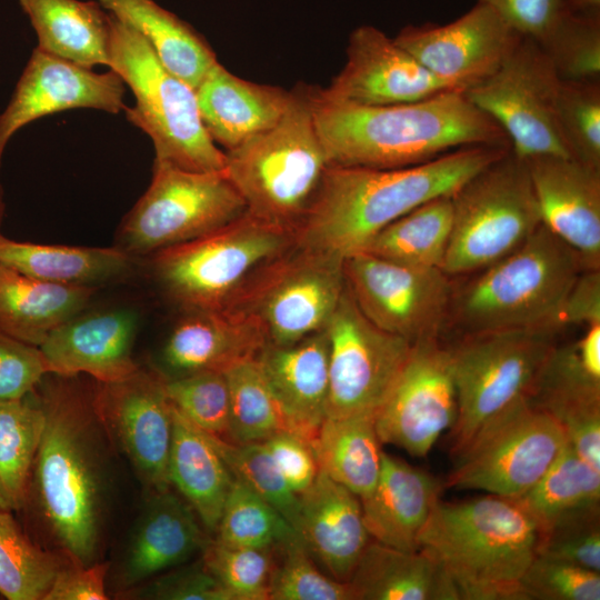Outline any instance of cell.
<instances>
[{
	"label": "cell",
	"instance_id": "cell-1",
	"mask_svg": "<svg viewBox=\"0 0 600 600\" xmlns=\"http://www.w3.org/2000/svg\"><path fill=\"white\" fill-rule=\"evenodd\" d=\"M34 389L46 422L24 501L17 512L39 544L47 542L69 562L98 560L107 492L106 433L91 400L58 377ZM42 381V380H41ZM48 549V548H47Z\"/></svg>",
	"mask_w": 600,
	"mask_h": 600
},
{
	"label": "cell",
	"instance_id": "cell-2",
	"mask_svg": "<svg viewBox=\"0 0 600 600\" xmlns=\"http://www.w3.org/2000/svg\"><path fill=\"white\" fill-rule=\"evenodd\" d=\"M508 146H473L428 162L377 169L329 166L298 223L297 246L344 260L394 220L442 196L501 157Z\"/></svg>",
	"mask_w": 600,
	"mask_h": 600
},
{
	"label": "cell",
	"instance_id": "cell-3",
	"mask_svg": "<svg viewBox=\"0 0 600 600\" xmlns=\"http://www.w3.org/2000/svg\"><path fill=\"white\" fill-rule=\"evenodd\" d=\"M309 94L330 166L404 168L460 148L510 147L498 123L462 91L386 106L331 100L317 87H309Z\"/></svg>",
	"mask_w": 600,
	"mask_h": 600
},
{
	"label": "cell",
	"instance_id": "cell-4",
	"mask_svg": "<svg viewBox=\"0 0 600 600\" xmlns=\"http://www.w3.org/2000/svg\"><path fill=\"white\" fill-rule=\"evenodd\" d=\"M538 542V524L514 498L488 493L439 500L418 537V549L447 569L461 600H521L520 579Z\"/></svg>",
	"mask_w": 600,
	"mask_h": 600
},
{
	"label": "cell",
	"instance_id": "cell-5",
	"mask_svg": "<svg viewBox=\"0 0 600 600\" xmlns=\"http://www.w3.org/2000/svg\"><path fill=\"white\" fill-rule=\"evenodd\" d=\"M586 268L578 253L542 223L514 251L453 288L446 327L460 337L556 326L566 297Z\"/></svg>",
	"mask_w": 600,
	"mask_h": 600
},
{
	"label": "cell",
	"instance_id": "cell-6",
	"mask_svg": "<svg viewBox=\"0 0 600 600\" xmlns=\"http://www.w3.org/2000/svg\"><path fill=\"white\" fill-rule=\"evenodd\" d=\"M224 172L248 212L296 230L329 168L308 86L292 91L288 109L269 130L224 151Z\"/></svg>",
	"mask_w": 600,
	"mask_h": 600
},
{
	"label": "cell",
	"instance_id": "cell-7",
	"mask_svg": "<svg viewBox=\"0 0 600 600\" xmlns=\"http://www.w3.org/2000/svg\"><path fill=\"white\" fill-rule=\"evenodd\" d=\"M109 68L134 97L126 107L129 122L148 134L154 161L188 171L224 170L227 156L208 134L196 91L170 72L134 29L111 14Z\"/></svg>",
	"mask_w": 600,
	"mask_h": 600
},
{
	"label": "cell",
	"instance_id": "cell-8",
	"mask_svg": "<svg viewBox=\"0 0 600 600\" xmlns=\"http://www.w3.org/2000/svg\"><path fill=\"white\" fill-rule=\"evenodd\" d=\"M296 246L293 229L247 211L207 234L154 252L153 273L187 311L222 310Z\"/></svg>",
	"mask_w": 600,
	"mask_h": 600
},
{
	"label": "cell",
	"instance_id": "cell-9",
	"mask_svg": "<svg viewBox=\"0 0 600 600\" xmlns=\"http://www.w3.org/2000/svg\"><path fill=\"white\" fill-rule=\"evenodd\" d=\"M452 229L442 271L459 276L519 248L542 223L526 159L511 148L451 196Z\"/></svg>",
	"mask_w": 600,
	"mask_h": 600
},
{
	"label": "cell",
	"instance_id": "cell-10",
	"mask_svg": "<svg viewBox=\"0 0 600 600\" xmlns=\"http://www.w3.org/2000/svg\"><path fill=\"white\" fill-rule=\"evenodd\" d=\"M561 328L543 326L460 337L449 348L458 396L451 451L458 457L490 421L528 399Z\"/></svg>",
	"mask_w": 600,
	"mask_h": 600
},
{
	"label": "cell",
	"instance_id": "cell-11",
	"mask_svg": "<svg viewBox=\"0 0 600 600\" xmlns=\"http://www.w3.org/2000/svg\"><path fill=\"white\" fill-rule=\"evenodd\" d=\"M248 211L224 170L196 172L154 161L151 183L126 216L120 241L131 256L207 234Z\"/></svg>",
	"mask_w": 600,
	"mask_h": 600
},
{
	"label": "cell",
	"instance_id": "cell-12",
	"mask_svg": "<svg viewBox=\"0 0 600 600\" xmlns=\"http://www.w3.org/2000/svg\"><path fill=\"white\" fill-rule=\"evenodd\" d=\"M567 443L552 416L528 399L520 400L474 436L443 487L518 498L546 473Z\"/></svg>",
	"mask_w": 600,
	"mask_h": 600
},
{
	"label": "cell",
	"instance_id": "cell-13",
	"mask_svg": "<svg viewBox=\"0 0 600 600\" xmlns=\"http://www.w3.org/2000/svg\"><path fill=\"white\" fill-rule=\"evenodd\" d=\"M344 288L343 260L296 246L228 308L253 314L270 344L287 346L324 330Z\"/></svg>",
	"mask_w": 600,
	"mask_h": 600
},
{
	"label": "cell",
	"instance_id": "cell-14",
	"mask_svg": "<svg viewBox=\"0 0 600 600\" xmlns=\"http://www.w3.org/2000/svg\"><path fill=\"white\" fill-rule=\"evenodd\" d=\"M560 81L540 44L522 37L498 70L464 94L504 131L517 156L570 157L557 119Z\"/></svg>",
	"mask_w": 600,
	"mask_h": 600
},
{
	"label": "cell",
	"instance_id": "cell-15",
	"mask_svg": "<svg viewBox=\"0 0 600 600\" xmlns=\"http://www.w3.org/2000/svg\"><path fill=\"white\" fill-rule=\"evenodd\" d=\"M343 277L359 310L379 329L411 344L439 339L444 331L453 284L442 269L359 251L343 260Z\"/></svg>",
	"mask_w": 600,
	"mask_h": 600
},
{
	"label": "cell",
	"instance_id": "cell-16",
	"mask_svg": "<svg viewBox=\"0 0 600 600\" xmlns=\"http://www.w3.org/2000/svg\"><path fill=\"white\" fill-rule=\"evenodd\" d=\"M326 332L329 340L327 417L374 418L412 344L371 323L347 287Z\"/></svg>",
	"mask_w": 600,
	"mask_h": 600
},
{
	"label": "cell",
	"instance_id": "cell-17",
	"mask_svg": "<svg viewBox=\"0 0 600 600\" xmlns=\"http://www.w3.org/2000/svg\"><path fill=\"white\" fill-rule=\"evenodd\" d=\"M458 416V396L448 347L439 339L411 346L409 356L374 417L381 443L424 457Z\"/></svg>",
	"mask_w": 600,
	"mask_h": 600
},
{
	"label": "cell",
	"instance_id": "cell-18",
	"mask_svg": "<svg viewBox=\"0 0 600 600\" xmlns=\"http://www.w3.org/2000/svg\"><path fill=\"white\" fill-rule=\"evenodd\" d=\"M92 404L106 434L118 444L148 492L171 488L172 407L163 377L139 368L121 380L98 382Z\"/></svg>",
	"mask_w": 600,
	"mask_h": 600
},
{
	"label": "cell",
	"instance_id": "cell-19",
	"mask_svg": "<svg viewBox=\"0 0 600 600\" xmlns=\"http://www.w3.org/2000/svg\"><path fill=\"white\" fill-rule=\"evenodd\" d=\"M521 38L492 8L477 2L446 24H408L393 40L432 74L464 92L496 72Z\"/></svg>",
	"mask_w": 600,
	"mask_h": 600
},
{
	"label": "cell",
	"instance_id": "cell-20",
	"mask_svg": "<svg viewBox=\"0 0 600 600\" xmlns=\"http://www.w3.org/2000/svg\"><path fill=\"white\" fill-rule=\"evenodd\" d=\"M124 93L113 70L96 72L37 47L0 113V166L9 140L28 123L77 108L119 113L126 109Z\"/></svg>",
	"mask_w": 600,
	"mask_h": 600
},
{
	"label": "cell",
	"instance_id": "cell-21",
	"mask_svg": "<svg viewBox=\"0 0 600 600\" xmlns=\"http://www.w3.org/2000/svg\"><path fill=\"white\" fill-rule=\"evenodd\" d=\"M346 53L341 71L328 88H320L328 99L386 106L417 102L456 90L373 26L356 28Z\"/></svg>",
	"mask_w": 600,
	"mask_h": 600
},
{
	"label": "cell",
	"instance_id": "cell-22",
	"mask_svg": "<svg viewBox=\"0 0 600 600\" xmlns=\"http://www.w3.org/2000/svg\"><path fill=\"white\" fill-rule=\"evenodd\" d=\"M526 161L542 224L578 253L586 269H600V170L556 154Z\"/></svg>",
	"mask_w": 600,
	"mask_h": 600
},
{
	"label": "cell",
	"instance_id": "cell-23",
	"mask_svg": "<svg viewBox=\"0 0 600 600\" xmlns=\"http://www.w3.org/2000/svg\"><path fill=\"white\" fill-rule=\"evenodd\" d=\"M138 321L137 312L128 308L77 314L39 347L49 374L74 378L86 373L100 383L130 376L139 369L132 358Z\"/></svg>",
	"mask_w": 600,
	"mask_h": 600
},
{
	"label": "cell",
	"instance_id": "cell-24",
	"mask_svg": "<svg viewBox=\"0 0 600 600\" xmlns=\"http://www.w3.org/2000/svg\"><path fill=\"white\" fill-rule=\"evenodd\" d=\"M269 343L260 321L239 309L190 310L173 327L161 353L167 374L218 371L258 358Z\"/></svg>",
	"mask_w": 600,
	"mask_h": 600
},
{
	"label": "cell",
	"instance_id": "cell-25",
	"mask_svg": "<svg viewBox=\"0 0 600 600\" xmlns=\"http://www.w3.org/2000/svg\"><path fill=\"white\" fill-rule=\"evenodd\" d=\"M558 341L547 354L528 400L552 416L567 437L600 422V324Z\"/></svg>",
	"mask_w": 600,
	"mask_h": 600
},
{
	"label": "cell",
	"instance_id": "cell-26",
	"mask_svg": "<svg viewBox=\"0 0 600 600\" xmlns=\"http://www.w3.org/2000/svg\"><path fill=\"white\" fill-rule=\"evenodd\" d=\"M149 494L119 569L120 592L188 562L210 539L192 508L170 488Z\"/></svg>",
	"mask_w": 600,
	"mask_h": 600
},
{
	"label": "cell",
	"instance_id": "cell-27",
	"mask_svg": "<svg viewBox=\"0 0 600 600\" xmlns=\"http://www.w3.org/2000/svg\"><path fill=\"white\" fill-rule=\"evenodd\" d=\"M258 361L287 430L310 442L327 417L329 340L326 329L291 344L268 343Z\"/></svg>",
	"mask_w": 600,
	"mask_h": 600
},
{
	"label": "cell",
	"instance_id": "cell-28",
	"mask_svg": "<svg viewBox=\"0 0 600 600\" xmlns=\"http://www.w3.org/2000/svg\"><path fill=\"white\" fill-rule=\"evenodd\" d=\"M297 530L311 557L342 582H348L371 540L360 499L320 470L299 494Z\"/></svg>",
	"mask_w": 600,
	"mask_h": 600
},
{
	"label": "cell",
	"instance_id": "cell-29",
	"mask_svg": "<svg viewBox=\"0 0 600 600\" xmlns=\"http://www.w3.org/2000/svg\"><path fill=\"white\" fill-rule=\"evenodd\" d=\"M203 126L217 146L233 150L273 127L292 91L244 80L217 61L196 88Z\"/></svg>",
	"mask_w": 600,
	"mask_h": 600
},
{
	"label": "cell",
	"instance_id": "cell-30",
	"mask_svg": "<svg viewBox=\"0 0 600 600\" xmlns=\"http://www.w3.org/2000/svg\"><path fill=\"white\" fill-rule=\"evenodd\" d=\"M442 488L428 471L382 451L378 481L360 499L371 539L400 550H418V537Z\"/></svg>",
	"mask_w": 600,
	"mask_h": 600
},
{
	"label": "cell",
	"instance_id": "cell-31",
	"mask_svg": "<svg viewBox=\"0 0 600 600\" xmlns=\"http://www.w3.org/2000/svg\"><path fill=\"white\" fill-rule=\"evenodd\" d=\"M348 583L353 600H461L447 569L428 552L370 540Z\"/></svg>",
	"mask_w": 600,
	"mask_h": 600
},
{
	"label": "cell",
	"instance_id": "cell-32",
	"mask_svg": "<svg viewBox=\"0 0 600 600\" xmlns=\"http://www.w3.org/2000/svg\"><path fill=\"white\" fill-rule=\"evenodd\" d=\"M172 438L168 480L192 508L203 529L214 533L234 477L212 436L172 404Z\"/></svg>",
	"mask_w": 600,
	"mask_h": 600
},
{
	"label": "cell",
	"instance_id": "cell-33",
	"mask_svg": "<svg viewBox=\"0 0 600 600\" xmlns=\"http://www.w3.org/2000/svg\"><path fill=\"white\" fill-rule=\"evenodd\" d=\"M94 288L52 283L0 266V330L40 347L58 327L81 313Z\"/></svg>",
	"mask_w": 600,
	"mask_h": 600
},
{
	"label": "cell",
	"instance_id": "cell-34",
	"mask_svg": "<svg viewBox=\"0 0 600 600\" xmlns=\"http://www.w3.org/2000/svg\"><path fill=\"white\" fill-rule=\"evenodd\" d=\"M38 48L87 68L110 62L111 14L99 2L18 0Z\"/></svg>",
	"mask_w": 600,
	"mask_h": 600
},
{
	"label": "cell",
	"instance_id": "cell-35",
	"mask_svg": "<svg viewBox=\"0 0 600 600\" xmlns=\"http://www.w3.org/2000/svg\"><path fill=\"white\" fill-rule=\"evenodd\" d=\"M116 19L134 29L162 64L196 90L218 61L207 40L154 0H98Z\"/></svg>",
	"mask_w": 600,
	"mask_h": 600
},
{
	"label": "cell",
	"instance_id": "cell-36",
	"mask_svg": "<svg viewBox=\"0 0 600 600\" xmlns=\"http://www.w3.org/2000/svg\"><path fill=\"white\" fill-rule=\"evenodd\" d=\"M0 266L52 283L96 288L128 273L132 256L120 247L42 244L0 233Z\"/></svg>",
	"mask_w": 600,
	"mask_h": 600
},
{
	"label": "cell",
	"instance_id": "cell-37",
	"mask_svg": "<svg viewBox=\"0 0 600 600\" xmlns=\"http://www.w3.org/2000/svg\"><path fill=\"white\" fill-rule=\"evenodd\" d=\"M310 444L320 471L359 499L372 491L382 460L374 418L326 417Z\"/></svg>",
	"mask_w": 600,
	"mask_h": 600
},
{
	"label": "cell",
	"instance_id": "cell-38",
	"mask_svg": "<svg viewBox=\"0 0 600 600\" xmlns=\"http://www.w3.org/2000/svg\"><path fill=\"white\" fill-rule=\"evenodd\" d=\"M514 499L536 521L540 533L569 518L600 510V471L567 443L546 473Z\"/></svg>",
	"mask_w": 600,
	"mask_h": 600
},
{
	"label": "cell",
	"instance_id": "cell-39",
	"mask_svg": "<svg viewBox=\"0 0 600 600\" xmlns=\"http://www.w3.org/2000/svg\"><path fill=\"white\" fill-rule=\"evenodd\" d=\"M451 229V197L442 196L391 222L362 251L410 267L441 269Z\"/></svg>",
	"mask_w": 600,
	"mask_h": 600
},
{
	"label": "cell",
	"instance_id": "cell-40",
	"mask_svg": "<svg viewBox=\"0 0 600 600\" xmlns=\"http://www.w3.org/2000/svg\"><path fill=\"white\" fill-rule=\"evenodd\" d=\"M44 422L36 390L23 398L0 400V493L11 511L18 512L23 504Z\"/></svg>",
	"mask_w": 600,
	"mask_h": 600
},
{
	"label": "cell",
	"instance_id": "cell-41",
	"mask_svg": "<svg viewBox=\"0 0 600 600\" xmlns=\"http://www.w3.org/2000/svg\"><path fill=\"white\" fill-rule=\"evenodd\" d=\"M68 562L36 542L12 511L0 508V594L8 600H44L60 568Z\"/></svg>",
	"mask_w": 600,
	"mask_h": 600
},
{
	"label": "cell",
	"instance_id": "cell-42",
	"mask_svg": "<svg viewBox=\"0 0 600 600\" xmlns=\"http://www.w3.org/2000/svg\"><path fill=\"white\" fill-rule=\"evenodd\" d=\"M223 373L230 396V442H263L287 430L258 358L241 361Z\"/></svg>",
	"mask_w": 600,
	"mask_h": 600
},
{
	"label": "cell",
	"instance_id": "cell-43",
	"mask_svg": "<svg viewBox=\"0 0 600 600\" xmlns=\"http://www.w3.org/2000/svg\"><path fill=\"white\" fill-rule=\"evenodd\" d=\"M300 537L276 508L234 478L214 531L216 540L231 546L277 549Z\"/></svg>",
	"mask_w": 600,
	"mask_h": 600
},
{
	"label": "cell",
	"instance_id": "cell-44",
	"mask_svg": "<svg viewBox=\"0 0 600 600\" xmlns=\"http://www.w3.org/2000/svg\"><path fill=\"white\" fill-rule=\"evenodd\" d=\"M538 43L561 81L600 80V13L564 9Z\"/></svg>",
	"mask_w": 600,
	"mask_h": 600
},
{
	"label": "cell",
	"instance_id": "cell-45",
	"mask_svg": "<svg viewBox=\"0 0 600 600\" xmlns=\"http://www.w3.org/2000/svg\"><path fill=\"white\" fill-rule=\"evenodd\" d=\"M201 561L232 600H269L274 549L231 546L213 538L201 551Z\"/></svg>",
	"mask_w": 600,
	"mask_h": 600
},
{
	"label": "cell",
	"instance_id": "cell-46",
	"mask_svg": "<svg viewBox=\"0 0 600 600\" xmlns=\"http://www.w3.org/2000/svg\"><path fill=\"white\" fill-rule=\"evenodd\" d=\"M557 119L570 157L600 170V80L560 81Z\"/></svg>",
	"mask_w": 600,
	"mask_h": 600
},
{
	"label": "cell",
	"instance_id": "cell-47",
	"mask_svg": "<svg viewBox=\"0 0 600 600\" xmlns=\"http://www.w3.org/2000/svg\"><path fill=\"white\" fill-rule=\"evenodd\" d=\"M170 403L206 433L230 442V396L223 372L164 378Z\"/></svg>",
	"mask_w": 600,
	"mask_h": 600
},
{
	"label": "cell",
	"instance_id": "cell-48",
	"mask_svg": "<svg viewBox=\"0 0 600 600\" xmlns=\"http://www.w3.org/2000/svg\"><path fill=\"white\" fill-rule=\"evenodd\" d=\"M212 438L233 477L276 508L297 530L299 496L291 490L263 442L234 443Z\"/></svg>",
	"mask_w": 600,
	"mask_h": 600
},
{
	"label": "cell",
	"instance_id": "cell-49",
	"mask_svg": "<svg viewBox=\"0 0 600 600\" xmlns=\"http://www.w3.org/2000/svg\"><path fill=\"white\" fill-rule=\"evenodd\" d=\"M274 552L269 600H353L348 582L318 569L301 537L278 547Z\"/></svg>",
	"mask_w": 600,
	"mask_h": 600
},
{
	"label": "cell",
	"instance_id": "cell-50",
	"mask_svg": "<svg viewBox=\"0 0 600 600\" xmlns=\"http://www.w3.org/2000/svg\"><path fill=\"white\" fill-rule=\"evenodd\" d=\"M521 600H599L600 574L537 554L520 579Z\"/></svg>",
	"mask_w": 600,
	"mask_h": 600
},
{
	"label": "cell",
	"instance_id": "cell-51",
	"mask_svg": "<svg viewBox=\"0 0 600 600\" xmlns=\"http://www.w3.org/2000/svg\"><path fill=\"white\" fill-rule=\"evenodd\" d=\"M599 510L563 520L539 533L537 554L600 572Z\"/></svg>",
	"mask_w": 600,
	"mask_h": 600
},
{
	"label": "cell",
	"instance_id": "cell-52",
	"mask_svg": "<svg viewBox=\"0 0 600 600\" xmlns=\"http://www.w3.org/2000/svg\"><path fill=\"white\" fill-rule=\"evenodd\" d=\"M119 596L151 600H232L206 570L201 560L164 571L141 584L119 592Z\"/></svg>",
	"mask_w": 600,
	"mask_h": 600
},
{
	"label": "cell",
	"instance_id": "cell-53",
	"mask_svg": "<svg viewBox=\"0 0 600 600\" xmlns=\"http://www.w3.org/2000/svg\"><path fill=\"white\" fill-rule=\"evenodd\" d=\"M49 374L38 347L0 330V400L23 398Z\"/></svg>",
	"mask_w": 600,
	"mask_h": 600
},
{
	"label": "cell",
	"instance_id": "cell-54",
	"mask_svg": "<svg viewBox=\"0 0 600 600\" xmlns=\"http://www.w3.org/2000/svg\"><path fill=\"white\" fill-rule=\"evenodd\" d=\"M263 444L296 494H301L312 484L319 467L308 440L282 430L264 440Z\"/></svg>",
	"mask_w": 600,
	"mask_h": 600
},
{
	"label": "cell",
	"instance_id": "cell-55",
	"mask_svg": "<svg viewBox=\"0 0 600 600\" xmlns=\"http://www.w3.org/2000/svg\"><path fill=\"white\" fill-rule=\"evenodd\" d=\"M492 8L522 37L540 41L561 12L563 0H477Z\"/></svg>",
	"mask_w": 600,
	"mask_h": 600
},
{
	"label": "cell",
	"instance_id": "cell-56",
	"mask_svg": "<svg viewBox=\"0 0 600 600\" xmlns=\"http://www.w3.org/2000/svg\"><path fill=\"white\" fill-rule=\"evenodd\" d=\"M109 562L89 566L66 562L57 572L44 600H106Z\"/></svg>",
	"mask_w": 600,
	"mask_h": 600
},
{
	"label": "cell",
	"instance_id": "cell-57",
	"mask_svg": "<svg viewBox=\"0 0 600 600\" xmlns=\"http://www.w3.org/2000/svg\"><path fill=\"white\" fill-rule=\"evenodd\" d=\"M562 326L600 324V269H584L574 280L563 302Z\"/></svg>",
	"mask_w": 600,
	"mask_h": 600
},
{
	"label": "cell",
	"instance_id": "cell-58",
	"mask_svg": "<svg viewBox=\"0 0 600 600\" xmlns=\"http://www.w3.org/2000/svg\"><path fill=\"white\" fill-rule=\"evenodd\" d=\"M568 10L583 13H600V0H563Z\"/></svg>",
	"mask_w": 600,
	"mask_h": 600
},
{
	"label": "cell",
	"instance_id": "cell-59",
	"mask_svg": "<svg viewBox=\"0 0 600 600\" xmlns=\"http://www.w3.org/2000/svg\"><path fill=\"white\" fill-rule=\"evenodd\" d=\"M3 214H4V200H3V190L0 184V224L3 218Z\"/></svg>",
	"mask_w": 600,
	"mask_h": 600
},
{
	"label": "cell",
	"instance_id": "cell-60",
	"mask_svg": "<svg viewBox=\"0 0 600 600\" xmlns=\"http://www.w3.org/2000/svg\"><path fill=\"white\" fill-rule=\"evenodd\" d=\"M0 508L1 509H6V510H9L8 507H7V503L4 501V499L2 498L1 493H0ZM11 511V510H10Z\"/></svg>",
	"mask_w": 600,
	"mask_h": 600
}]
</instances>
